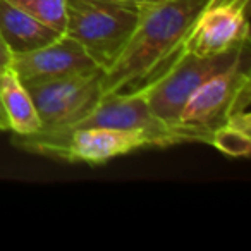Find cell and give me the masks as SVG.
I'll return each instance as SVG.
<instances>
[{
    "label": "cell",
    "mask_w": 251,
    "mask_h": 251,
    "mask_svg": "<svg viewBox=\"0 0 251 251\" xmlns=\"http://www.w3.org/2000/svg\"><path fill=\"white\" fill-rule=\"evenodd\" d=\"M208 0H155L140 5L131 38L108 69L101 71L103 95L150 84L182 52L198 14Z\"/></svg>",
    "instance_id": "cell-1"
},
{
    "label": "cell",
    "mask_w": 251,
    "mask_h": 251,
    "mask_svg": "<svg viewBox=\"0 0 251 251\" xmlns=\"http://www.w3.org/2000/svg\"><path fill=\"white\" fill-rule=\"evenodd\" d=\"M38 112L42 131L16 136L18 147L47 155L62 141L71 126L86 117L98 103L101 91V69L79 73L28 88Z\"/></svg>",
    "instance_id": "cell-2"
},
{
    "label": "cell",
    "mask_w": 251,
    "mask_h": 251,
    "mask_svg": "<svg viewBox=\"0 0 251 251\" xmlns=\"http://www.w3.org/2000/svg\"><path fill=\"white\" fill-rule=\"evenodd\" d=\"M250 107L246 53L229 69L206 79L181 108L171 136L177 143H210L212 134L236 112Z\"/></svg>",
    "instance_id": "cell-3"
},
{
    "label": "cell",
    "mask_w": 251,
    "mask_h": 251,
    "mask_svg": "<svg viewBox=\"0 0 251 251\" xmlns=\"http://www.w3.org/2000/svg\"><path fill=\"white\" fill-rule=\"evenodd\" d=\"M66 33L101 71L121 55L140 18V5L119 0H66Z\"/></svg>",
    "instance_id": "cell-4"
},
{
    "label": "cell",
    "mask_w": 251,
    "mask_h": 251,
    "mask_svg": "<svg viewBox=\"0 0 251 251\" xmlns=\"http://www.w3.org/2000/svg\"><path fill=\"white\" fill-rule=\"evenodd\" d=\"M246 50L248 43L213 55H195L182 50L160 76L141 88L151 114L164 122L171 133L188 98L206 79L229 69L246 53Z\"/></svg>",
    "instance_id": "cell-5"
},
{
    "label": "cell",
    "mask_w": 251,
    "mask_h": 251,
    "mask_svg": "<svg viewBox=\"0 0 251 251\" xmlns=\"http://www.w3.org/2000/svg\"><path fill=\"white\" fill-rule=\"evenodd\" d=\"M83 127H114V129L140 131L148 136L151 148H164L174 145L169 127L151 114L141 88L134 91H115V93L103 95L86 117L71 126L64 134L62 141L53 147L47 153V157H50L67 140L71 131L83 129Z\"/></svg>",
    "instance_id": "cell-6"
},
{
    "label": "cell",
    "mask_w": 251,
    "mask_h": 251,
    "mask_svg": "<svg viewBox=\"0 0 251 251\" xmlns=\"http://www.w3.org/2000/svg\"><path fill=\"white\" fill-rule=\"evenodd\" d=\"M250 0H208L198 14L182 50L195 55H213L250 43Z\"/></svg>",
    "instance_id": "cell-7"
},
{
    "label": "cell",
    "mask_w": 251,
    "mask_h": 251,
    "mask_svg": "<svg viewBox=\"0 0 251 251\" xmlns=\"http://www.w3.org/2000/svg\"><path fill=\"white\" fill-rule=\"evenodd\" d=\"M11 69L26 88H31L73 74L90 73L100 67L76 40L62 35L45 47L12 55Z\"/></svg>",
    "instance_id": "cell-8"
},
{
    "label": "cell",
    "mask_w": 251,
    "mask_h": 251,
    "mask_svg": "<svg viewBox=\"0 0 251 251\" xmlns=\"http://www.w3.org/2000/svg\"><path fill=\"white\" fill-rule=\"evenodd\" d=\"M141 148H151L147 134L140 131L114 127H83L69 133L67 140L50 157L67 162H84L101 165L112 158L133 153Z\"/></svg>",
    "instance_id": "cell-9"
},
{
    "label": "cell",
    "mask_w": 251,
    "mask_h": 251,
    "mask_svg": "<svg viewBox=\"0 0 251 251\" xmlns=\"http://www.w3.org/2000/svg\"><path fill=\"white\" fill-rule=\"evenodd\" d=\"M60 36V33L40 23L9 0H0V38L12 55L45 47Z\"/></svg>",
    "instance_id": "cell-10"
},
{
    "label": "cell",
    "mask_w": 251,
    "mask_h": 251,
    "mask_svg": "<svg viewBox=\"0 0 251 251\" xmlns=\"http://www.w3.org/2000/svg\"><path fill=\"white\" fill-rule=\"evenodd\" d=\"M0 101L7 117L9 129L16 136H28L42 131V122L31 95L11 67L0 74Z\"/></svg>",
    "instance_id": "cell-11"
},
{
    "label": "cell",
    "mask_w": 251,
    "mask_h": 251,
    "mask_svg": "<svg viewBox=\"0 0 251 251\" xmlns=\"http://www.w3.org/2000/svg\"><path fill=\"white\" fill-rule=\"evenodd\" d=\"M227 157H248L251 153V115L250 110L232 114L224 126L212 134L210 143Z\"/></svg>",
    "instance_id": "cell-12"
},
{
    "label": "cell",
    "mask_w": 251,
    "mask_h": 251,
    "mask_svg": "<svg viewBox=\"0 0 251 251\" xmlns=\"http://www.w3.org/2000/svg\"><path fill=\"white\" fill-rule=\"evenodd\" d=\"M9 2L18 5L19 9L28 12L49 28L55 29L60 35L66 33V0H9Z\"/></svg>",
    "instance_id": "cell-13"
},
{
    "label": "cell",
    "mask_w": 251,
    "mask_h": 251,
    "mask_svg": "<svg viewBox=\"0 0 251 251\" xmlns=\"http://www.w3.org/2000/svg\"><path fill=\"white\" fill-rule=\"evenodd\" d=\"M11 60H12V53L9 52V49L4 43V40L0 38V74L4 73L5 69L11 67Z\"/></svg>",
    "instance_id": "cell-14"
},
{
    "label": "cell",
    "mask_w": 251,
    "mask_h": 251,
    "mask_svg": "<svg viewBox=\"0 0 251 251\" xmlns=\"http://www.w3.org/2000/svg\"><path fill=\"white\" fill-rule=\"evenodd\" d=\"M0 131H9V122H7V117H5L2 101H0Z\"/></svg>",
    "instance_id": "cell-15"
},
{
    "label": "cell",
    "mask_w": 251,
    "mask_h": 251,
    "mask_svg": "<svg viewBox=\"0 0 251 251\" xmlns=\"http://www.w3.org/2000/svg\"><path fill=\"white\" fill-rule=\"evenodd\" d=\"M119 2H127V4L143 5V4H148V2H155V0H119Z\"/></svg>",
    "instance_id": "cell-16"
}]
</instances>
